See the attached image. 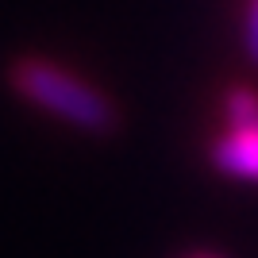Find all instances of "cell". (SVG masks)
I'll list each match as a JSON object with an SVG mask.
<instances>
[{"label":"cell","instance_id":"4","mask_svg":"<svg viewBox=\"0 0 258 258\" xmlns=\"http://www.w3.org/2000/svg\"><path fill=\"white\" fill-rule=\"evenodd\" d=\"M243 46H247V58L258 66V0H250L243 16Z\"/></svg>","mask_w":258,"mask_h":258},{"label":"cell","instance_id":"3","mask_svg":"<svg viewBox=\"0 0 258 258\" xmlns=\"http://www.w3.org/2000/svg\"><path fill=\"white\" fill-rule=\"evenodd\" d=\"M224 119L227 123H254L258 119V93L250 85H239L224 97Z\"/></svg>","mask_w":258,"mask_h":258},{"label":"cell","instance_id":"1","mask_svg":"<svg viewBox=\"0 0 258 258\" xmlns=\"http://www.w3.org/2000/svg\"><path fill=\"white\" fill-rule=\"evenodd\" d=\"M12 85L23 100H31L35 108H43L50 116L66 119L70 127L81 131H108L116 123V108L100 93L93 81L77 77L66 66L43 62V58H23L12 70Z\"/></svg>","mask_w":258,"mask_h":258},{"label":"cell","instance_id":"2","mask_svg":"<svg viewBox=\"0 0 258 258\" xmlns=\"http://www.w3.org/2000/svg\"><path fill=\"white\" fill-rule=\"evenodd\" d=\"M212 166L235 181H258V119L227 123V131L212 143Z\"/></svg>","mask_w":258,"mask_h":258}]
</instances>
